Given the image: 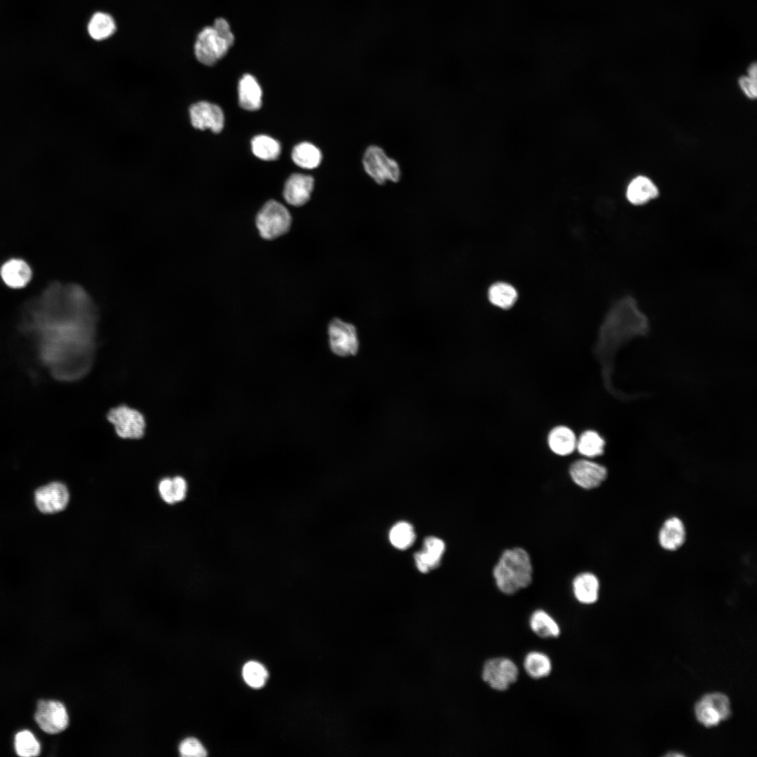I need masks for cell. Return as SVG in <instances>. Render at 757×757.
Wrapping results in <instances>:
<instances>
[{"label": "cell", "instance_id": "obj_1", "mask_svg": "<svg viewBox=\"0 0 757 757\" xmlns=\"http://www.w3.org/2000/svg\"><path fill=\"white\" fill-rule=\"evenodd\" d=\"M648 330L646 316L631 296L618 301L611 309L601 329V338L612 348H618Z\"/></svg>", "mask_w": 757, "mask_h": 757}, {"label": "cell", "instance_id": "obj_2", "mask_svg": "<svg viewBox=\"0 0 757 757\" xmlns=\"http://www.w3.org/2000/svg\"><path fill=\"white\" fill-rule=\"evenodd\" d=\"M533 573L529 554L521 547L505 550L493 569L497 588L508 595L528 587L532 582Z\"/></svg>", "mask_w": 757, "mask_h": 757}, {"label": "cell", "instance_id": "obj_3", "mask_svg": "<svg viewBox=\"0 0 757 757\" xmlns=\"http://www.w3.org/2000/svg\"><path fill=\"white\" fill-rule=\"evenodd\" d=\"M234 39L228 22L217 18L212 26L203 28L198 34L194 46L196 57L202 64L212 65L227 53Z\"/></svg>", "mask_w": 757, "mask_h": 757}, {"label": "cell", "instance_id": "obj_4", "mask_svg": "<svg viewBox=\"0 0 757 757\" xmlns=\"http://www.w3.org/2000/svg\"><path fill=\"white\" fill-rule=\"evenodd\" d=\"M292 217L288 210L275 200L268 201L256 217V226L260 236L266 240L275 239L286 233L291 226Z\"/></svg>", "mask_w": 757, "mask_h": 757}, {"label": "cell", "instance_id": "obj_5", "mask_svg": "<svg viewBox=\"0 0 757 757\" xmlns=\"http://www.w3.org/2000/svg\"><path fill=\"white\" fill-rule=\"evenodd\" d=\"M362 164L365 172L378 184H382L386 180L396 182L400 178L397 163L388 157L378 146H369L366 149Z\"/></svg>", "mask_w": 757, "mask_h": 757}, {"label": "cell", "instance_id": "obj_6", "mask_svg": "<svg viewBox=\"0 0 757 757\" xmlns=\"http://www.w3.org/2000/svg\"><path fill=\"white\" fill-rule=\"evenodd\" d=\"M695 714L697 721L703 725L716 726L730 716V700L721 693L707 694L695 704Z\"/></svg>", "mask_w": 757, "mask_h": 757}, {"label": "cell", "instance_id": "obj_7", "mask_svg": "<svg viewBox=\"0 0 757 757\" xmlns=\"http://www.w3.org/2000/svg\"><path fill=\"white\" fill-rule=\"evenodd\" d=\"M107 419L114 426L117 435L122 438L138 439L144 433V417L135 409L125 405L116 407L109 411Z\"/></svg>", "mask_w": 757, "mask_h": 757}, {"label": "cell", "instance_id": "obj_8", "mask_svg": "<svg viewBox=\"0 0 757 757\" xmlns=\"http://www.w3.org/2000/svg\"><path fill=\"white\" fill-rule=\"evenodd\" d=\"M519 675L517 666L505 657L489 660L482 669L483 680L493 690L503 691L514 683Z\"/></svg>", "mask_w": 757, "mask_h": 757}, {"label": "cell", "instance_id": "obj_9", "mask_svg": "<svg viewBox=\"0 0 757 757\" xmlns=\"http://www.w3.org/2000/svg\"><path fill=\"white\" fill-rule=\"evenodd\" d=\"M329 342L332 351L341 357L355 355L359 349V340L355 327L350 323L336 318L328 327Z\"/></svg>", "mask_w": 757, "mask_h": 757}, {"label": "cell", "instance_id": "obj_10", "mask_svg": "<svg viewBox=\"0 0 757 757\" xmlns=\"http://www.w3.org/2000/svg\"><path fill=\"white\" fill-rule=\"evenodd\" d=\"M35 721L42 730L56 734L64 730L69 724V716L64 705L54 700H41L38 702Z\"/></svg>", "mask_w": 757, "mask_h": 757}, {"label": "cell", "instance_id": "obj_11", "mask_svg": "<svg viewBox=\"0 0 757 757\" xmlns=\"http://www.w3.org/2000/svg\"><path fill=\"white\" fill-rule=\"evenodd\" d=\"M569 475L577 486L589 490L597 488L603 483L607 477V470L596 462L580 459L571 465Z\"/></svg>", "mask_w": 757, "mask_h": 757}, {"label": "cell", "instance_id": "obj_12", "mask_svg": "<svg viewBox=\"0 0 757 757\" xmlns=\"http://www.w3.org/2000/svg\"><path fill=\"white\" fill-rule=\"evenodd\" d=\"M69 494L66 486L53 482L39 488L35 492V503L43 513L52 514L63 510L67 505Z\"/></svg>", "mask_w": 757, "mask_h": 757}, {"label": "cell", "instance_id": "obj_13", "mask_svg": "<svg viewBox=\"0 0 757 757\" xmlns=\"http://www.w3.org/2000/svg\"><path fill=\"white\" fill-rule=\"evenodd\" d=\"M189 113L192 125L196 129H210L216 133L223 129L224 113L214 104L204 101L197 102L190 107Z\"/></svg>", "mask_w": 757, "mask_h": 757}, {"label": "cell", "instance_id": "obj_14", "mask_svg": "<svg viewBox=\"0 0 757 757\" xmlns=\"http://www.w3.org/2000/svg\"><path fill=\"white\" fill-rule=\"evenodd\" d=\"M314 181L312 177L296 173L287 180L283 197L286 202L293 206H301L306 203L313 191Z\"/></svg>", "mask_w": 757, "mask_h": 757}, {"label": "cell", "instance_id": "obj_15", "mask_svg": "<svg viewBox=\"0 0 757 757\" xmlns=\"http://www.w3.org/2000/svg\"><path fill=\"white\" fill-rule=\"evenodd\" d=\"M625 195L631 204L643 205L659 196V189L650 178L639 175L629 182Z\"/></svg>", "mask_w": 757, "mask_h": 757}, {"label": "cell", "instance_id": "obj_16", "mask_svg": "<svg viewBox=\"0 0 757 757\" xmlns=\"http://www.w3.org/2000/svg\"><path fill=\"white\" fill-rule=\"evenodd\" d=\"M0 275L7 286L19 289L28 284L32 278V272L26 261L15 258L9 259L2 265Z\"/></svg>", "mask_w": 757, "mask_h": 757}, {"label": "cell", "instance_id": "obj_17", "mask_svg": "<svg viewBox=\"0 0 757 757\" xmlns=\"http://www.w3.org/2000/svg\"><path fill=\"white\" fill-rule=\"evenodd\" d=\"M572 587L575 598L582 604H593L598 600L599 580L592 573L582 572L578 574L573 580Z\"/></svg>", "mask_w": 757, "mask_h": 757}, {"label": "cell", "instance_id": "obj_18", "mask_svg": "<svg viewBox=\"0 0 757 757\" xmlns=\"http://www.w3.org/2000/svg\"><path fill=\"white\" fill-rule=\"evenodd\" d=\"M423 544V550L415 553L414 558L418 570L427 573L439 565L445 545L442 540L435 537L426 538Z\"/></svg>", "mask_w": 757, "mask_h": 757}, {"label": "cell", "instance_id": "obj_19", "mask_svg": "<svg viewBox=\"0 0 757 757\" xmlns=\"http://www.w3.org/2000/svg\"><path fill=\"white\" fill-rule=\"evenodd\" d=\"M685 540V526L679 518L673 517L664 522L658 535L659 543L663 549L669 551L678 550L683 545Z\"/></svg>", "mask_w": 757, "mask_h": 757}, {"label": "cell", "instance_id": "obj_20", "mask_svg": "<svg viewBox=\"0 0 757 757\" xmlns=\"http://www.w3.org/2000/svg\"><path fill=\"white\" fill-rule=\"evenodd\" d=\"M261 88L256 79L250 74H245L238 83V101L240 106L248 111H255L261 106Z\"/></svg>", "mask_w": 757, "mask_h": 757}, {"label": "cell", "instance_id": "obj_21", "mask_svg": "<svg viewBox=\"0 0 757 757\" xmlns=\"http://www.w3.org/2000/svg\"><path fill=\"white\" fill-rule=\"evenodd\" d=\"M577 439L574 432L569 428L559 425L554 428L547 437L550 450L559 456L571 454L576 449Z\"/></svg>", "mask_w": 757, "mask_h": 757}, {"label": "cell", "instance_id": "obj_22", "mask_svg": "<svg viewBox=\"0 0 757 757\" xmlns=\"http://www.w3.org/2000/svg\"><path fill=\"white\" fill-rule=\"evenodd\" d=\"M529 625L531 630L541 638H556L560 634L557 622L543 610H537L532 613Z\"/></svg>", "mask_w": 757, "mask_h": 757}, {"label": "cell", "instance_id": "obj_23", "mask_svg": "<svg viewBox=\"0 0 757 757\" xmlns=\"http://www.w3.org/2000/svg\"><path fill=\"white\" fill-rule=\"evenodd\" d=\"M187 485L185 479L179 476L164 478L158 484V491L163 500L169 504L183 500L186 494Z\"/></svg>", "mask_w": 757, "mask_h": 757}, {"label": "cell", "instance_id": "obj_24", "mask_svg": "<svg viewBox=\"0 0 757 757\" xmlns=\"http://www.w3.org/2000/svg\"><path fill=\"white\" fill-rule=\"evenodd\" d=\"M116 29V26L113 18L103 12L95 13L88 25L90 36L96 41H102L110 37Z\"/></svg>", "mask_w": 757, "mask_h": 757}, {"label": "cell", "instance_id": "obj_25", "mask_svg": "<svg viewBox=\"0 0 757 757\" xmlns=\"http://www.w3.org/2000/svg\"><path fill=\"white\" fill-rule=\"evenodd\" d=\"M292 158L298 166L312 169L320 165L322 154L320 149L315 145L308 142H302L294 146Z\"/></svg>", "mask_w": 757, "mask_h": 757}, {"label": "cell", "instance_id": "obj_26", "mask_svg": "<svg viewBox=\"0 0 757 757\" xmlns=\"http://www.w3.org/2000/svg\"><path fill=\"white\" fill-rule=\"evenodd\" d=\"M524 667L529 676L539 679L547 676L552 671V662L545 653L532 651L526 655Z\"/></svg>", "mask_w": 757, "mask_h": 757}, {"label": "cell", "instance_id": "obj_27", "mask_svg": "<svg viewBox=\"0 0 757 757\" xmlns=\"http://www.w3.org/2000/svg\"><path fill=\"white\" fill-rule=\"evenodd\" d=\"M605 441L596 431L586 430L577 439L576 449L587 458H594L603 453Z\"/></svg>", "mask_w": 757, "mask_h": 757}, {"label": "cell", "instance_id": "obj_28", "mask_svg": "<svg viewBox=\"0 0 757 757\" xmlns=\"http://www.w3.org/2000/svg\"><path fill=\"white\" fill-rule=\"evenodd\" d=\"M252 151L259 158L264 161L277 159L281 151L280 143L275 139L261 135L254 137L251 142Z\"/></svg>", "mask_w": 757, "mask_h": 757}, {"label": "cell", "instance_id": "obj_29", "mask_svg": "<svg viewBox=\"0 0 757 757\" xmlns=\"http://www.w3.org/2000/svg\"><path fill=\"white\" fill-rule=\"evenodd\" d=\"M488 296L491 304L506 309L510 308L515 303L517 292L511 285L500 282L490 287Z\"/></svg>", "mask_w": 757, "mask_h": 757}, {"label": "cell", "instance_id": "obj_30", "mask_svg": "<svg viewBox=\"0 0 757 757\" xmlns=\"http://www.w3.org/2000/svg\"><path fill=\"white\" fill-rule=\"evenodd\" d=\"M389 538L394 547L400 550H406L415 540L413 526L406 521L398 522L391 528Z\"/></svg>", "mask_w": 757, "mask_h": 757}, {"label": "cell", "instance_id": "obj_31", "mask_svg": "<svg viewBox=\"0 0 757 757\" xmlns=\"http://www.w3.org/2000/svg\"><path fill=\"white\" fill-rule=\"evenodd\" d=\"M15 749L17 754L22 757L37 756L41 751L39 742L28 730H23L16 734Z\"/></svg>", "mask_w": 757, "mask_h": 757}, {"label": "cell", "instance_id": "obj_32", "mask_svg": "<svg viewBox=\"0 0 757 757\" xmlns=\"http://www.w3.org/2000/svg\"><path fill=\"white\" fill-rule=\"evenodd\" d=\"M243 675L246 683L256 688L263 686L268 677V673L264 667L252 661L245 664Z\"/></svg>", "mask_w": 757, "mask_h": 757}, {"label": "cell", "instance_id": "obj_33", "mask_svg": "<svg viewBox=\"0 0 757 757\" xmlns=\"http://www.w3.org/2000/svg\"><path fill=\"white\" fill-rule=\"evenodd\" d=\"M738 85L744 95L750 100L757 97V65L751 63L747 69V75L742 76L738 79Z\"/></svg>", "mask_w": 757, "mask_h": 757}, {"label": "cell", "instance_id": "obj_34", "mask_svg": "<svg viewBox=\"0 0 757 757\" xmlns=\"http://www.w3.org/2000/svg\"><path fill=\"white\" fill-rule=\"evenodd\" d=\"M182 756L202 757L207 756V751L202 744L196 738L189 737L184 739L179 746Z\"/></svg>", "mask_w": 757, "mask_h": 757}]
</instances>
